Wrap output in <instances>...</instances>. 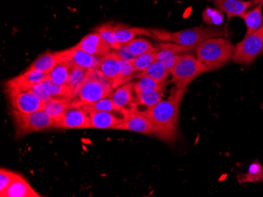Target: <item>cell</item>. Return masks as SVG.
I'll list each match as a JSON object with an SVG mask.
<instances>
[{"label": "cell", "instance_id": "cell-33", "mask_svg": "<svg viewBox=\"0 0 263 197\" xmlns=\"http://www.w3.org/2000/svg\"><path fill=\"white\" fill-rule=\"evenodd\" d=\"M139 80L134 83V91L135 95L143 91H153V90H161L165 91V83H161L147 76L139 78Z\"/></svg>", "mask_w": 263, "mask_h": 197}, {"label": "cell", "instance_id": "cell-30", "mask_svg": "<svg viewBox=\"0 0 263 197\" xmlns=\"http://www.w3.org/2000/svg\"><path fill=\"white\" fill-rule=\"evenodd\" d=\"M83 108L86 112L104 111V112H125L121 107L118 106L111 98H103L97 102L90 105H82Z\"/></svg>", "mask_w": 263, "mask_h": 197}, {"label": "cell", "instance_id": "cell-1", "mask_svg": "<svg viewBox=\"0 0 263 197\" xmlns=\"http://www.w3.org/2000/svg\"><path fill=\"white\" fill-rule=\"evenodd\" d=\"M184 93L181 90L173 88L169 98L162 100L155 106L140 113L150 120L155 130V135L161 140L167 142L175 141L178 127L179 111Z\"/></svg>", "mask_w": 263, "mask_h": 197}, {"label": "cell", "instance_id": "cell-8", "mask_svg": "<svg viewBox=\"0 0 263 197\" xmlns=\"http://www.w3.org/2000/svg\"><path fill=\"white\" fill-rule=\"evenodd\" d=\"M7 96L13 110L32 113L43 110L44 103L33 93L18 88H7Z\"/></svg>", "mask_w": 263, "mask_h": 197}, {"label": "cell", "instance_id": "cell-9", "mask_svg": "<svg viewBox=\"0 0 263 197\" xmlns=\"http://www.w3.org/2000/svg\"><path fill=\"white\" fill-rule=\"evenodd\" d=\"M115 130H128L143 135H155V130L150 120L137 110H132L127 114L125 120L114 127Z\"/></svg>", "mask_w": 263, "mask_h": 197}, {"label": "cell", "instance_id": "cell-3", "mask_svg": "<svg viewBox=\"0 0 263 197\" xmlns=\"http://www.w3.org/2000/svg\"><path fill=\"white\" fill-rule=\"evenodd\" d=\"M235 46L224 37L211 38L196 48L198 59L211 70L223 67L233 58Z\"/></svg>", "mask_w": 263, "mask_h": 197}, {"label": "cell", "instance_id": "cell-18", "mask_svg": "<svg viewBox=\"0 0 263 197\" xmlns=\"http://www.w3.org/2000/svg\"><path fill=\"white\" fill-rule=\"evenodd\" d=\"M115 38L121 45H125L138 36H146L153 37L150 29L141 27H128L124 25L118 24L113 26ZM154 38V37H153Z\"/></svg>", "mask_w": 263, "mask_h": 197}, {"label": "cell", "instance_id": "cell-16", "mask_svg": "<svg viewBox=\"0 0 263 197\" xmlns=\"http://www.w3.org/2000/svg\"><path fill=\"white\" fill-rule=\"evenodd\" d=\"M98 69L111 82L115 81L119 76L122 70L121 56L118 51H112L104 57H100Z\"/></svg>", "mask_w": 263, "mask_h": 197}, {"label": "cell", "instance_id": "cell-27", "mask_svg": "<svg viewBox=\"0 0 263 197\" xmlns=\"http://www.w3.org/2000/svg\"><path fill=\"white\" fill-rule=\"evenodd\" d=\"M171 74L170 71L165 69V66L160 62V61H155L145 71L137 74V78L143 77V76H147V77L152 78L155 80L159 81L161 83H164L165 79L169 77Z\"/></svg>", "mask_w": 263, "mask_h": 197}, {"label": "cell", "instance_id": "cell-11", "mask_svg": "<svg viewBox=\"0 0 263 197\" xmlns=\"http://www.w3.org/2000/svg\"><path fill=\"white\" fill-rule=\"evenodd\" d=\"M60 57L71 64L87 70L98 69L100 67V57L91 55L79 48L73 47L66 51H60Z\"/></svg>", "mask_w": 263, "mask_h": 197}, {"label": "cell", "instance_id": "cell-31", "mask_svg": "<svg viewBox=\"0 0 263 197\" xmlns=\"http://www.w3.org/2000/svg\"><path fill=\"white\" fill-rule=\"evenodd\" d=\"M240 183H252V182L263 181V167L258 161H255L250 165L248 172L242 176H238Z\"/></svg>", "mask_w": 263, "mask_h": 197}, {"label": "cell", "instance_id": "cell-23", "mask_svg": "<svg viewBox=\"0 0 263 197\" xmlns=\"http://www.w3.org/2000/svg\"><path fill=\"white\" fill-rule=\"evenodd\" d=\"M73 65L59 56V60L54 69L48 73L47 78L59 84H67Z\"/></svg>", "mask_w": 263, "mask_h": 197}, {"label": "cell", "instance_id": "cell-38", "mask_svg": "<svg viewBox=\"0 0 263 197\" xmlns=\"http://www.w3.org/2000/svg\"><path fill=\"white\" fill-rule=\"evenodd\" d=\"M252 3H253V7H254L258 4H261V3L263 4V0H252Z\"/></svg>", "mask_w": 263, "mask_h": 197}, {"label": "cell", "instance_id": "cell-19", "mask_svg": "<svg viewBox=\"0 0 263 197\" xmlns=\"http://www.w3.org/2000/svg\"><path fill=\"white\" fill-rule=\"evenodd\" d=\"M1 197H41L25 178L19 174Z\"/></svg>", "mask_w": 263, "mask_h": 197}, {"label": "cell", "instance_id": "cell-24", "mask_svg": "<svg viewBox=\"0 0 263 197\" xmlns=\"http://www.w3.org/2000/svg\"><path fill=\"white\" fill-rule=\"evenodd\" d=\"M89 70L73 65L67 86L69 90V98L74 100L79 94L80 90L85 83Z\"/></svg>", "mask_w": 263, "mask_h": 197}, {"label": "cell", "instance_id": "cell-22", "mask_svg": "<svg viewBox=\"0 0 263 197\" xmlns=\"http://www.w3.org/2000/svg\"><path fill=\"white\" fill-rule=\"evenodd\" d=\"M262 7V3L258 4L251 10H248L242 17L247 28L245 37L252 35L263 26Z\"/></svg>", "mask_w": 263, "mask_h": 197}, {"label": "cell", "instance_id": "cell-25", "mask_svg": "<svg viewBox=\"0 0 263 197\" xmlns=\"http://www.w3.org/2000/svg\"><path fill=\"white\" fill-rule=\"evenodd\" d=\"M59 56H60V51L44 53L36 58L27 69L37 70L48 74L59 61Z\"/></svg>", "mask_w": 263, "mask_h": 197}, {"label": "cell", "instance_id": "cell-10", "mask_svg": "<svg viewBox=\"0 0 263 197\" xmlns=\"http://www.w3.org/2000/svg\"><path fill=\"white\" fill-rule=\"evenodd\" d=\"M56 128L84 129L91 128L88 113L82 107H71L65 113L63 118L54 125Z\"/></svg>", "mask_w": 263, "mask_h": 197}, {"label": "cell", "instance_id": "cell-32", "mask_svg": "<svg viewBox=\"0 0 263 197\" xmlns=\"http://www.w3.org/2000/svg\"><path fill=\"white\" fill-rule=\"evenodd\" d=\"M95 32L100 34V36L104 39L112 50L119 51L122 48V45L117 41L113 29V24L111 22L102 25L100 27L95 29Z\"/></svg>", "mask_w": 263, "mask_h": 197}, {"label": "cell", "instance_id": "cell-14", "mask_svg": "<svg viewBox=\"0 0 263 197\" xmlns=\"http://www.w3.org/2000/svg\"><path fill=\"white\" fill-rule=\"evenodd\" d=\"M215 7L227 16V20L233 17H242L243 14L253 7L252 0H209Z\"/></svg>", "mask_w": 263, "mask_h": 197}, {"label": "cell", "instance_id": "cell-37", "mask_svg": "<svg viewBox=\"0 0 263 197\" xmlns=\"http://www.w3.org/2000/svg\"><path fill=\"white\" fill-rule=\"evenodd\" d=\"M23 90H27V91L33 93L34 95H36L44 103L47 102V101H50L52 98L50 96L49 94L45 91L41 83L33 85V86H30V87L27 88V89Z\"/></svg>", "mask_w": 263, "mask_h": 197}, {"label": "cell", "instance_id": "cell-5", "mask_svg": "<svg viewBox=\"0 0 263 197\" xmlns=\"http://www.w3.org/2000/svg\"><path fill=\"white\" fill-rule=\"evenodd\" d=\"M210 71V69L201 62L197 57L190 54L181 55L178 62L171 69V83L177 89L186 92L187 86L198 76Z\"/></svg>", "mask_w": 263, "mask_h": 197}, {"label": "cell", "instance_id": "cell-28", "mask_svg": "<svg viewBox=\"0 0 263 197\" xmlns=\"http://www.w3.org/2000/svg\"><path fill=\"white\" fill-rule=\"evenodd\" d=\"M121 62H122V70H121L120 75L112 82V85L115 89L125 83L131 82L136 73L135 69L132 64L131 59H126L121 57Z\"/></svg>", "mask_w": 263, "mask_h": 197}, {"label": "cell", "instance_id": "cell-21", "mask_svg": "<svg viewBox=\"0 0 263 197\" xmlns=\"http://www.w3.org/2000/svg\"><path fill=\"white\" fill-rule=\"evenodd\" d=\"M119 52L125 53L128 54L131 58L134 57L144 54V53L155 51L156 49L154 48L153 44L150 40L143 38H135L133 40L128 42V43L122 46V48L119 50Z\"/></svg>", "mask_w": 263, "mask_h": 197}, {"label": "cell", "instance_id": "cell-13", "mask_svg": "<svg viewBox=\"0 0 263 197\" xmlns=\"http://www.w3.org/2000/svg\"><path fill=\"white\" fill-rule=\"evenodd\" d=\"M76 48L96 56L102 57L111 52V48L100 34L94 32L83 38L76 45Z\"/></svg>", "mask_w": 263, "mask_h": 197}, {"label": "cell", "instance_id": "cell-26", "mask_svg": "<svg viewBox=\"0 0 263 197\" xmlns=\"http://www.w3.org/2000/svg\"><path fill=\"white\" fill-rule=\"evenodd\" d=\"M163 91L161 90H153V91L139 93L136 95L137 101H136L135 106L137 105H143L147 108L146 110L155 106V105H157L158 103L162 101Z\"/></svg>", "mask_w": 263, "mask_h": 197}, {"label": "cell", "instance_id": "cell-34", "mask_svg": "<svg viewBox=\"0 0 263 197\" xmlns=\"http://www.w3.org/2000/svg\"><path fill=\"white\" fill-rule=\"evenodd\" d=\"M202 20L209 26H219L224 20V14L221 10L208 7L202 11Z\"/></svg>", "mask_w": 263, "mask_h": 197}, {"label": "cell", "instance_id": "cell-15", "mask_svg": "<svg viewBox=\"0 0 263 197\" xmlns=\"http://www.w3.org/2000/svg\"><path fill=\"white\" fill-rule=\"evenodd\" d=\"M47 73H42L37 70L26 69V71L13 79H10L7 83V88H19L27 89L33 85L42 83L47 78Z\"/></svg>", "mask_w": 263, "mask_h": 197}, {"label": "cell", "instance_id": "cell-20", "mask_svg": "<svg viewBox=\"0 0 263 197\" xmlns=\"http://www.w3.org/2000/svg\"><path fill=\"white\" fill-rule=\"evenodd\" d=\"M73 105V100L67 98H51L50 101L44 103L43 110L49 115L51 118L55 120L57 123L63 118L68 110Z\"/></svg>", "mask_w": 263, "mask_h": 197}, {"label": "cell", "instance_id": "cell-4", "mask_svg": "<svg viewBox=\"0 0 263 197\" xmlns=\"http://www.w3.org/2000/svg\"><path fill=\"white\" fill-rule=\"evenodd\" d=\"M114 89L112 82L99 69L89 70L78 97L73 100L74 106H82L97 102L103 98H111Z\"/></svg>", "mask_w": 263, "mask_h": 197}, {"label": "cell", "instance_id": "cell-39", "mask_svg": "<svg viewBox=\"0 0 263 197\" xmlns=\"http://www.w3.org/2000/svg\"><path fill=\"white\" fill-rule=\"evenodd\" d=\"M261 54H263V50H262V53H261Z\"/></svg>", "mask_w": 263, "mask_h": 197}, {"label": "cell", "instance_id": "cell-7", "mask_svg": "<svg viewBox=\"0 0 263 197\" xmlns=\"http://www.w3.org/2000/svg\"><path fill=\"white\" fill-rule=\"evenodd\" d=\"M262 50L263 26L235 46L234 54L232 60L236 64L249 66L262 53Z\"/></svg>", "mask_w": 263, "mask_h": 197}, {"label": "cell", "instance_id": "cell-17", "mask_svg": "<svg viewBox=\"0 0 263 197\" xmlns=\"http://www.w3.org/2000/svg\"><path fill=\"white\" fill-rule=\"evenodd\" d=\"M134 92L135 93L134 83L129 82L117 87L114 91L111 98L122 110L129 112L134 110L137 101V98L134 97Z\"/></svg>", "mask_w": 263, "mask_h": 197}, {"label": "cell", "instance_id": "cell-12", "mask_svg": "<svg viewBox=\"0 0 263 197\" xmlns=\"http://www.w3.org/2000/svg\"><path fill=\"white\" fill-rule=\"evenodd\" d=\"M91 128L113 129L125 120L128 113L125 112L89 111Z\"/></svg>", "mask_w": 263, "mask_h": 197}, {"label": "cell", "instance_id": "cell-2", "mask_svg": "<svg viewBox=\"0 0 263 197\" xmlns=\"http://www.w3.org/2000/svg\"><path fill=\"white\" fill-rule=\"evenodd\" d=\"M150 31L154 38L162 42H173L194 48L211 38L228 36L226 29L213 26H201L178 32H169L162 29H150Z\"/></svg>", "mask_w": 263, "mask_h": 197}, {"label": "cell", "instance_id": "cell-35", "mask_svg": "<svg viewBox=\"0 0 263 197\" xmlns=\"http://www.w3.org/2000/svg\"><path fill=\"white\" fill-rule=\"evenodd\" d=\"M155 61V51L144 53L132 58L131 62L136 72L145 71L146 69Z\"/></svg>", "mask_w": 263, "mask_h": 197}, {"label": "cell", "instance_id": "cell-6", "mask_svg": "<svg viewBox=\"0 0 263 197\" xmlns=\"http://www.w3.org/2000/svg\"><path fill=\"white\" fill-rule=\"evenodd\" d=\"M17 138L34 132H41L54 126L56 120L41 110L32 113H24L12 110Z\"/></svg>", "mask_w": 263, "mask_h": 197}, {"label": "cell", "instance_id": "cell-29", "mask_svg": "<svg viewBox=\"0 0 263 197\" xmlns=\"http://www.w3.org/2000/svg\"><path fill=\"white\" fill-rule=\"evenodd\" d=\"M41 83L51 98H67V99L71 100L69 98V90L67 85L54 83L48 78L44 79Z\"/></svg>", "mask_w": 263, "mask_h": 197}, {"label": "cell", "instance_id": "cell-36", "mask_svg": "<svg viewBox=\"0 0 263 197\" xmlns=\"http://www.w3.org/2000/svg\"><path fill=\"white\" fill-rule=\"evenodd\" d=\"M19 174L15 172L7 169L1 168L0 170V195L6 192L9 186L11 185Z\"/></svg>", "mask_w": 263, "mask_h": 197}]
</instances>
